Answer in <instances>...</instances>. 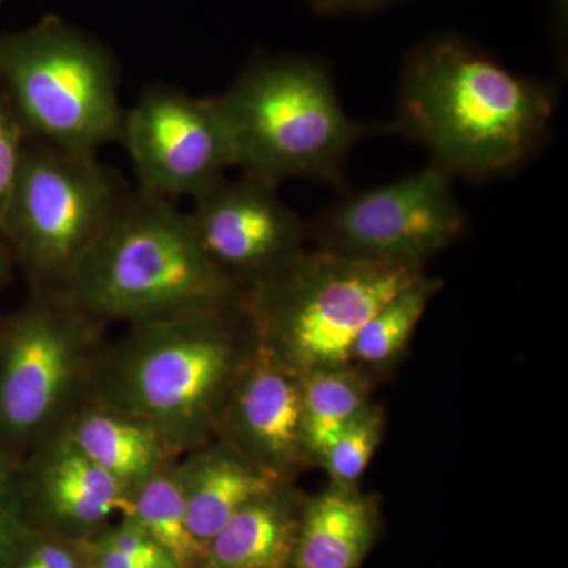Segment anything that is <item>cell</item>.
I'll return each mask as SVG.
<instances>
[{"label":"cell","instance_id":"22","mask_svg":"<svg viewBox=\"0 0 568 568\" xmlns=\"http://www.w3.org/2000/svg\"><path fill=\"white\" fill-rule=\"evenodd\" d=\"M18 465L0 448V568H11L31 526L22 510Z\"/></svg>","mask_w":568,"mask_h":568},{"label":"cell","instance_id":"13","mask_svg":"<svg viewBox=\"0 0 568 568\" xmlns=\"http://www.w3.org/2000/svg\"><path fill=\"white\" fill-rule=\"evenodd\" d=\"M18 484L28 525L71 540H89L129 511V489L93 465L65 432L21 459Z\"/></svg>","mask_w":568,"mask_h":568},{"label":"cell","instance_id":"4","mask_svg":"<svg viewBox=\"0 0 568 568\" xmlns=\"http://www.w3.org/2000/svg\"><path fill=\"white\" fill-rule=\"evenodd\" d=\"M234 152V168L280 186L290 179L342 189L355 145L394 132L355 122L343 110L323 62L261 55L216 97Z\"/></svg>","mask_w":568,"mask_h":568},{"label":"cell","instance_id":"1","mask_svg":"<svg viewBox=\"0 0 568 568\" xmlns=\"http://www.w3.org/2000/svg\"><path fill=\"white\" fill-rule=\"evenodd\" d=\"M556 104L545 82L507 70L458 33H437L407 52L392 129L454 178L487 181L540 151Z\"/></svg>","mask_w":568,"mask_h":568},{"label":"cell","instance_id":"12","mask_svg":"<svg viewBox=\"0 0 568 568\" xmlns=\"http://www.w3.org/2000/svg\"><path fill=\"white\" fill-rule=\"evenodd\" d=\"M215 437L283 481L308 466L302 436V375L257 343L235 377Z\"/></svg>","mask_w":568,"mask_h":568},{"label":"cell","instance_id":"17","mask_svg":"<svg viewBox=\"0 0 568 568\" xmlns=\"http://www.w3.org/2000/svg\"><path fill=\"white\" fill-rule=\"evenodd\" d=\"M63 432L93 465L102 467L129 491L181 458L149 422L93 402L81 406Z\"/></svg>","mask_w":568,"mask_h":568},{"label":"cell","instance_id":"2","mask_svg":"<svg viewBox=\"0 0 568 568\" xmlns=\"http://www.w3.org/2000/svg\"><path fill=\"white\" fill-rule=\"evenodd\" d=\"M256 345L244 298L126 325L104 345L89 402L149 422L185 454L215 437L235 377Z\"/></svg>","mask_w":568,"mask_h":568},{"label":"cell","instance_id":"3","mask_svg":"<svg viewBox=\"0 0 568 568\" xmlns=\"http://www.w3.org/2000/svg\"><path fill=\"white\" fill-rule=\"evenodd\" d=\"M62 295L103 325L152 323L244 298L209 260L189 213L141 190L126 194Z\"/></svg>","mask_w":568,"mask_h":568},{"label":"cell","instance_id":"5","mask_svg":"<svg viewBox=\"0 0 568 568\" xmlns=\"http://www.w3.org/2000/svg\"><path fill=\"white\" fill-rule=\"evenodd\" d=\"M119 78L102 41L55 14L0 37V89L29 140L59 151L97 156L121 141Z\"/></svg>","mask_w":568,"mask_h":568},{"label":"cell","instance_id":"15","mask_svg":"<svg viewBox=\"0 0 568 568\" xmlns=\"http://www.w3.org/2000/svg\"><path fill=\"white\" fill-rule=\"evenodd\" d=\"M379 534L375 497L328 485L305 497L294 568H361Z\"/></svg>","mask_w":568,"mask_h":568},{"label":"cell","instance_id":"23","mask_svg":"<svg viewBox=\"0 0 568 568\" xmlns=\"http://www.w3.org/2000/svg\"><path fill=\"white\" fill-rule=\"evenodd\" d=\"M28 140L9 99L0 89V224L17 185Z\"/></svg>","mask_w":568,"mask_h":568},{"label":"cell","instance_id":"14","mask_svg":"<svg viewBox=\"0 0 568 568\" xmlns=\"http://www.w3.org/2000/svg\"><path fill=\"white\" fill-rule=\"evenodd\" d=\"M178 476L190 532L204 548L246 504L283 481L220 437L182 454Z\"/></svg>","mask_w":568,"mask_h":568},{"label":"cell","instance_id":"28","mask_svg":"<svg viewBox=\"0 0 568 568\" xmlns=\"http://www.w3.org/2000/svg\"><path fill=\"white\" fill-rule=\"evenodd\" d=\"M144 568H181L178 564H164V566H153V567H144Z\"/></svg>","mask_w":568,"mask_h":568},{"label":"cell","instance_id":"7","mask_svg":"<svg viewBox=\"0 0 568 568\" xmlns=\"http://www.w3.org/2000/svg\"><path fill=\"white\" fill-rule=\"evenodd\" d=\"M106 325L65 295L32 293L0 321V448L21 462L91 399Z\"/></svg>","mask_w":568,"mask_h":568},{"label":"cell","instance_id":"20","mask_svg":"<svg viewBox=\"0 0 568 568\" xmlns=\"http://www.w3.org/2000/svg\"><path fill=\"white\" fill-rule=\"evenodd\" d=\"M440 284L439 280L424 274L388 298L355 336L351 362L361 366H386L395 362L405 353Z\"/></svg>","mask_w":568,"mask_h":568},{"label":"cell","instance_id":"25","mask_svg":"<svg viewBox=\"0 0 568 568\" xmlns=\"http://www.w3.org/2000/svg\"><path fill=\"white\" fill-rule=\"evenodd\" d=\"M549 37L559 61H567L568 0H548Z\"/></svg>","mask_w":568,"mask_h":568},{"label":"cell","instance_id":"16","mask_svg":"<svg viewBox=\"0 0 568 568\" xmlns=\"http://www.w3.org/2000/svg\"><path fill=\"white\" fill-rule=\"evenodd\" d=\"M305 497L293 481L246 504L205 547V562L235 568H294Z\"/></svg>","mask_w":568,"mask_h":568},{"label":"cell","instance_id":"10","mask_svg":"<svg viewBox=\"0 0 568 568\" xmlns=\"http://www.w3.org/2000/svg\"><path fill=\"white\" fill-rule=\"evenodd\" d=\"M121 142L141 192L168 201L196 200L234 168L216 97L197 99L170 85H151L123 112Z\"/></svg>","mask_w":568,"mask_h":568},{"label":"cell","instance_id":"18","mask_svg":"<svg viewBox=\"0 0 568 568\" xmlns=\"http://www.w3.org/2000/svg\"><path fill=\"white\" fill-rule=\"evenodd\" d=\"M372 377L364 366H323L302 375V436L310 465H316L324 448L369 403Z\"/></svg>","mask_w":568,"mask_h":568},{"label":"cell","instance_id":"21","mask_svg":"<svg viewBox=\"0 0 568 568\" xmlns=\"http://www.w3.org/2000/svg\"><path fill=\"white\" fill-rule=\"evenodd\" d=\"M386 432V416L379 406L368 403L324 448L316 465L323 466L331 485L338 488H361L362 477L375 457Z\"/></svg>","mask_w":568,"mask_h":568},{"label":"cell","instance_id":"27","mask_svg":"<svg viewBox=\"0 0 568 568\" xmlns=\"http://www.w3.org/2000/svg\"><path fill=\"white\" fill-rule=\"evenodd\" d=\"M197 568H235V567H226V566H216V564L204 562L203 566Z\"/></svg>","mask_w":568,"mask_h":568},{"label":"cell","instance_id":"19","mask_svg":"<svg viewBox=\"0 0 568 568\" xmlns=\"http://www.w3.org/2000/svg\"><path fill=\"white\" fill-rule=\"evenodd\" d=\"M178 462L130 489L129 511L122 518L144 530L179 567L197 568L205 562V548L190 532Z\"/></svg>","mask_w":568,"mask_h":568},{"label":"cell","instance_id":"24","mask_svg":"<svg viewBox=\"0 0 568 568\" xmlns=\"http://www.w3.org/2000/svg\"><path fill=\"white\" fill-rule=\"evenodd\" d=\"M320 14L372 13L407 0H308Z\"/></svg>","mask_w":568,"mask_h":568},{"label":"cell","instance_id":"26","mask_svg":"<svg viewBox=\"0 0 568 568\" xmlns=\"http://www.w3.org/2000/svg\"><path fill=\"white\" fill-rule=\"evenodd\" d=\"M11 264H13V256H11L9 246H7L3 239L0 237V290L10 276Z\"/></svg>","mask_w":568,"mask_h":568},{"label":"cell","instance_id":"8","mask_svg":"<svg viewBox=\"0 0 568 568\" xmlns=\"http://www.w3.org/2000/svg\"><path fill=\"white\" fill-rule=\"evenodd\" d=\"M126 193L97 156L28 140L0 237L32 293L63 294Z\"/></svg>","mask_w":568,"mask_h":568},{"label":"cell","instance_id":"9","mask_svg":"<svg viewBox=\"0 0 568 568\" xmlns=\"http://www.w3.org/2000/svg\"><path fill=\"white\" fill-rule=\"evenodd\" d=\"M465 226L454 175L432 163L399 181L349 194L321 213L308 237L324 252L424 267L458 241Z\"/></svg>","mask_w":568,"mask_h":568},{"label":"cell","instance_id":"6","mask_svg":"<svg viewBox=\"0 0 568 568\" xmlns=\"http://www.w3.org/2000/svg\"><path fill=\"white\" fill-rule=\"evenodd\" d=\"M424 267L305 252L244 295L257 343L295 372L347 364L355 336Z\"/></svg>","mask_w":568,"mask_h":568},{"label":"cell","instance_id":"11","mask_svg":"<svg viewBox=\"0 0 568 568\" xmlns=\"http://www.w3.org/2000/svg\"><path fill=\"white\" fill-rule=\"evenodd\" d=\"M189 219L209 260L244 295L293 263L308 237L278 186L248 174L201 194Z\"/></svg>","mask_w":568,"mask_h":568}]
</instances>
